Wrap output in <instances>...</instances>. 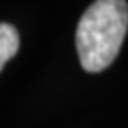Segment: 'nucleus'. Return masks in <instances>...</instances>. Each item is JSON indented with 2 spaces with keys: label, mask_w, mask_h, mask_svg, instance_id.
I'll return each instance as SVG.
<instances>
[{
  "label": "nucleus",
  "mask_w": 128,
  "mask_h": 128,
  "mask_svg": "<svg viewBox=\"0 0 128 128\" xmlns=\"http://www.w3.org/2000/svg\"><path fill=\"white\" fill-rule=\"evenodd\" d=\"M20 48V34L11 23H0V71Z\"/></svg>",
  "instance_id": "2"
},
{
  "label": "nucleus",
  "mask_w": 128,
  "mask_h": 128,
  "mask_svg": "<svg viewBox=\"0 0 128 128\" xmlns=\"http://www.w3.org/2000/svg\"><path fill=\"white\" fill-rule=\"evenodd\" d=\"M128 28L126 0H96L76 27V54L82 68L98 73L118 57Z\"/></svg>",
  "instance_id": "1"
}]
</instances>
